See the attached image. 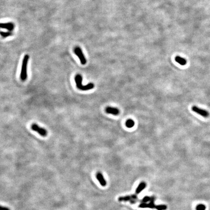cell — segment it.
Returning <instances> with one entry per match:
<instances>
[{
  "label": "cell",
  "mask_w": 210,
  "mask_h": 210,
  "mask_svg": "<svg viewBox=\"0 0 210 210\" xmlns=\"http://www.w3.org/2000/svg\"><path fill=\"white\" fill-rule=\"evenodd\" d=\"M82 76L80 74H77L75 77L76 85L78 89L82 90H88L94 87V85L93 83H89L86 85H83L82 83Z\"/></svg>",
  "instance_id": "obj_1"
},
{
  "label": "cell",
  "mask_w": 210,
  "mask_h": 210,
  "mask_svg": "<svg viewBox=\"0 0 210 210\" xmlns=\"http://www.w3.org/2000/svg\"><path fill=\"white\" fill-rule=\"evenodd\" d=\"M29 56L28 55H24L22 62L21 73H20V78L22 81H25L27 77V65Z\"/></svg>",
  "instance_id": "obj_2"
},
{
  "label": "cell",
  "mask_w": 210,
  "mask_h": 210,
  "mask_svg": "<svg viewBox=\"0 0 210 210\" xmlns=\"http://www.w3.org/2000/svg\"><path fill=\"white\" fill-rule=\"evenodd\" d=\"M74 52L76 55L78 57L82 65L86 64L87 63V60H86L81 48L78 46L76 47L74 49Z\"/></svg>",
  "instance_id": "obj_3"
},
{
  "label": "cell",
  "mask_w": 210,
  "mask_h": 210,
  "mask_svg": "<svg viewBox=\"0 0 210 210\" xmlns=\"http://www.w3.org/2000/svg\"><path fill=\"white\" fill-rule=\"evenodd\" d=\"M31 129L33 131H36L37 132L42 136L43 137H45L47 135V131L44 128L39 127L36 124H33L31 125Z\"/></svg>",
  "instance_id": "obj_4"
},
{
  "label": "cell",
  "mask_w": 210,
  "mask_h": 210,
  "mask_svg": "<svg viewBox=\"0 0 210 210\" xmlns=\"http://www.w3.org/2000/svg\"><path fill=\"white\" fill-rule=\"evenodd\" d=\"M192 109L194 112L197 113L199 115H201L203 117L207 118L209 116V113L208 111L204 109H202L201 108H198L197 106H193L192 108Z\"/></svg>",
  "instance_id": "obj_5"
},
{
  "label": "cell",
  "mask_w": 210,
  "mask_h": 210,
  "mask_svg": "<svg viewBox=\"0 0 210 210\" xmlns=\"http://www.w3.org/2000/svg\"><path fill=\"white\" fill-rule=\"evenodd\" d=\"M0 28L6 29L8 31L12 32L15 28L14 23L12 22H1L0 23Z\"/></svg>",
  "instance_id": "obj_6"
},
{
  "label": "cell",
  "mask_w": 210,
  "mask_h": 210,
  "mask_svg": "<svg viewBox=\"0 0 210 210\" xmlns=\"http://www.w3.org/2000/svg\"><path fill=\"white\" fill-rule=\"evenodd\" d=\"M106 111L108 114H111L112 115H117L119 114L120 111L117 108L108 106L106 108Z\"/></svg>",
  "instance_id": "obj_7"
},
{
  "label": "cell",
  "mask_w": 210,
  "mask_h": 210,
  "mask_svg": "<svg viewBox=\"0 0 210 210\" xmlns=\"http://www.w3.org/2000/svg\"><path fill=\"white\" fill-rule=\"evenodd\" d=\"M96 178L99 181L101 185H102L103 186H105L106 185V181H105L104 178H103V176L100 173L97 174Z\"/></svg>",
  "instance_id": "obj_8"
},
{
  "label": "cell",
  "mask_w": 210,
  "mask_h": 210,
  "mask_svg": "<svg viewBox=\"0 0 210 210\" xmlns=\"http://www.w3.org/2000/svg\"><path fill=\"white\" fill-rule=\"evenodd\" d=\"M175 60L181 65H185L187 63L186 60L185 58H182L179 56H177L175 57Z\"/></svg>",
  "instance_id": "obj_9"
},
{
  "label": "cell",
  "mask_w": 210,
  "mask_h": 210,
  "mask_svg": "<svg viewBox=\"0 0 210 210\" xmlns=\"http://www.w3.org/2000/svg\"><path fill=\"white\" fill-rule=\"evenodd\" d=\"M0 35L3 38H6L8 37V36H11L13 35V33L12 32H4L0 30Z\"/></svg>",
  "instance_id": "obj_10"
},
{
  "label": "cell",
  "mask_w": 210,
  "mask_h": 210,
  "mask_svg": "<svg viewBox=\"0 0 210 210\" xmlns=\"http://www.w3.org/2000/svg\"><path fill=\"white\" fill-rule=\"evenodd\" d=\"M146 186V184L144 183V182H142L140 184V185H139V186L138 187L137 189H136V193L137 194L140 193L145 188Z\"/></svg>",
  "instance_id": "obj_11"
},
{
  "label": "cell",
  "mask_w": 210,
  "mask_h": 210,
  "mask_svg": "<svg viewBox=\"0 0 210 210\" xmlns=\"http://www.w3.org/2000/svg\"><path fill=\"white\" fill-rule=\"evenodd\" d=\"M134 124H135V123H134V121L131 119L127 120L126 123H125V125L128 128L132 127L134 126Z\"/></svg>",
  "instance_id": "obj_12"
},
{
  "label": "cell",
  "mask_w": 210,
  "mask_h": 210,
  "mask_svg": "<svg viewBox=\"0 0 210 210\" xmlns=\"http://www.w3.org/2000/svg\"><path fill=\"white\" fill-rule=\"evenodd\" d=\"M206 206L203 204H199L196 207L197 210H205Z\"/></svg>",
  "instance_id": "obj_13"
},
{
  "label": "cell",
  "mask_w": 210,
  "mask_h": 210,
  "mask_svg": "<svg viewBox=\"0 0 210 210\" xmlns=\"http://www.w3.org/2000/svg\"><path fill=\"white\" fill-rule=\"evenodd\" d=\"M0 210H10V209L7 207L0 205Z\"/></svg>",
  "instance_id": "obj_14"
}]
</instances>
